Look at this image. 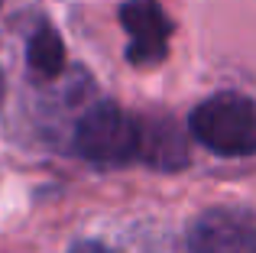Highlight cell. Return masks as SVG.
Returning a JSON list of instances; mask_svg holds the SVG:
<instances>
[{
    "label": "cell",
    "instance_id": "52a82bcc",
    "mask_svg": "<svg viewBox=\"0 0 256 253\" xmlns=\"http://www.w3.org/2000/svg\"><path fill=\"white\" fill-rule=\"evenodd\" d=\"M72 253H110L107 247H100V244H78Z\"/></svg>",
    "mask_w": 256,
    "mask_h": 253
},
{
    "label": "cell",
    "instance_id": "3957f363",
    "mask_svg": "<svg viewBox=\"0 0 256 253\" xmlns=\"http://www.w3.org/2000/svg\"><path fill=\"white\" fill-rule=\"evenodd\" d=\"M120 23H124L126 36H130L126 58H130L133 65L162 62L166 58L172 23H169L166 10L156 0H126V4L120 6Z\"/></svg>",
    "mask_w": 256,
    "mask_h": 253
},
{
    "label": "cell",
    "instance_id": "5b68a950",
    "mask_svg": "<svg viewBox=\"0 0 256 253\" xmlns=\"http://www.w3.org/2000/svg\"><path fill=\"white\" fill-rule=\"evenodd\" d=\"M140 159L156 169L188 166V143L182 126L169 117H140Z\"/></svg>",
    "mask_w": 256,
    "mask_h": 253
},
{
    "label": "cell",
    "instance_id": "277c9868",
    "mask_svg": "<svg viewBox=\"0 0 256 253\" xmlns=\"http://www.w3.org/2000/svg\"><path fill=\"white\" fill-rule=\"evenodd\" d=\"M188 253H256V224L240 211H208L188 230Z\"/></svg>",
    "mask_w": 256,
    "mask_h": 253
},
{
    "label": "cell",
    "instance_id": "7a4b0ae2",
    "mask_svg": "<svg viewBox=\"0 0 256 253\" xmlns=\"http://www.w3.org/2000/svg\"><path fill=\"white\" fill-rule=\"evenodd\" d=\"M75 150L98 166H124L140 159V117H130L114 101L94 104L75 126Z\"/></svg>",
    "mask_w": 256,
    "mask_h": 253
},
{
    "label": "cell",
    "instance_id": "6da1fadb",
    "mask_svg": "<svg viewBox=\"0 0 256 253\" xmlns=\"http://www.w3.org/2000/svg\"><path fill=\"white\" fill-rule=\"evenodd\" d=\"M192 133L218 156H250L256 152V104L237 91L201 101L192 110Z\"/></svg>",
    "mask_w": 256,
    "mask_h": 253
},
{
    "label": "cell",
    "instance_id": "8992f818",
    "mask_svg": "<svg viewBox=\"0 0 256 253\" xmlns=\"http://www.w3.org/2000/svg\"><path fill=\"white\" fill-rule=\"evenodd\" d=\"M26 58H30V72L42 82L49 78H58L65 68V42L52 26H39L30 36V46H26Z\"/></svg>",
    "mask_w": 256,
    "mask_h": 253
}]
</instances>
